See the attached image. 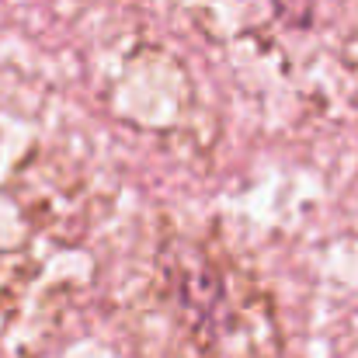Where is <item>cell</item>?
Returning a JSON list of instances; mask_svg holds the SVG:
<instances>
[{"label":"cell","mask_w":358,"mask_h":358,"mask_svg":"<svg viewBox=\"0 0 358 358\" xmlns=\"http://www.w3.org/2000/svg\"><path fill=\"white\" fill-rule=\"evenodd\" d=\"M171 358H278L268 296L209 247H185L164 268Z\"/></svg>","instance_id":"1"}]
</instances>
